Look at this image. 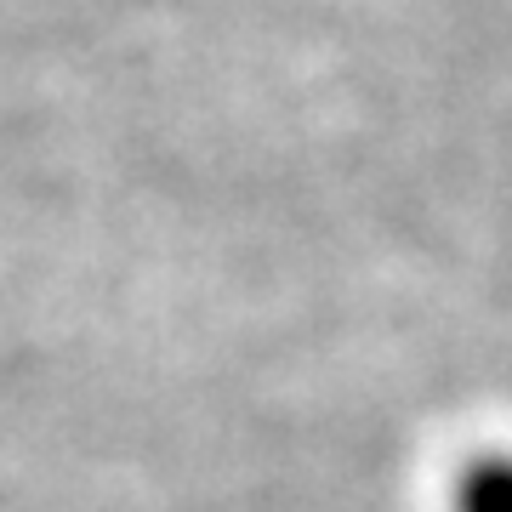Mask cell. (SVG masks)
<instances>
[{
    "label": "cell",
    "instance_id": "6da1fadb",
    "mask_svg": "<svg viewBox=\"0 0 512 512\" xmlns=\"http://www.w3.org/2000/svg\"><path fill=\"white\" fill-rule=\"evenodd\" d=\"M490 512H512V484H501V490H495V501H490Z\"/></svg>",
    "mask_w": 512,
    "mask_h": 512
}]
</instances>
